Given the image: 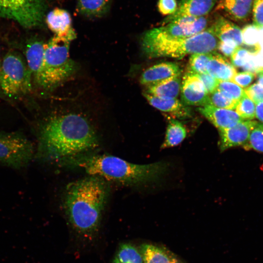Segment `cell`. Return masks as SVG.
Wrapping results in <instances>:
<instances>
[{
	"instance_id": "cell-1",
	"label": "cell",
	"mask_w": 263,
	"mask_h": 263,
	"mask_svg": "<svg viewBox=\"0 0 263 263\" xmlns=\"http://www.w3.org/2000/svg\"><path fill=\"white\" fill-rule=\"evenodd\" d=\"M38 139L39 156L58 162L90 152L99 145L90 122L74 113L49 117L41 126Z\"/></svg>"
},
{
	"instance_id": "cell-2",
	"label": "cell",
	"mask_w": 263,
	"mask_h": 263,
	"mask_svg": "<svg viewBox=\"0 0 263 263\" xmlns=\"http://www.w3.org/2000/svg\"><path fill=\"white\" fill-rule=\"evenodd\" d=\"M109 194L108 182L96 176L70 183L65 189L63 209L71 226L85 238L98 231Z\"/></svg>"
},
{
	"instance_id": "cell-3",
	"label": "cell",
	"mask_w": 263,
	"mask_h": 263,
	"mask_svg": "<svg viewBox=\"0 0 263 263\" xmlns=\"http://www.w3.org/2000/svg\"><path fill=\"white\" fill-rule=\"evenodd\" d=\"M64 165L80 168L89 175L124 186H136L154 181L167 170L166 163L134 164L109 154L90 152L61 161Z\"/></svg>"
},
{
	"instance_id": "cell-4",
	"label": "cell",
	"mask_w": 263,
	"mask_h": 263,
	"mask_svg": "<svg viewBox=\"0 0 263 263\" xmlns=\"http://www.w3.org/2000/svg\"><path fill=\"white\" fill-rule=\"evenodd\" d=\"M218 42L210 27L183 38H164L149 30L142 36L141 46L143 52L149 57L180 59L188 55L214 52Z\"/></svg>"
},
{
	"instance_id": "cell-5",
	"label": "cell",
	"mask_w": 263,
	"mask_h": 263,
	"mask_svg": "<svg viewBox=\"0 0 263 263\" xmlns=\"http://www.w3.org/2000/svg\"><path fill=\"white\" fill-rule=\"evenodd\" d=\"M71 40L54 36L45 43L43 64L35 80L46 90L56 88L75 72L76 65L69 56Z\"/></svg>"
},
{
	"instance_id": "cell-6",
	"label": "cell",
	"mask_w": 263,
	"mask_h": 263,
	"mask_svg": "<svg viewBox=\"0 0 263 263\" xmlns=\"http://www.w3.org/2000/svg\"><path fill=\"white\" fill-rule=\"evenodd\" d=\"M32 76L22 58L15 53H8L0 63V90L10 97L26 94L32 89Z\"/></svg>"
},
{
	"instance_id": "cell-7",
	"label": "cell",
	"mask_w": 263,
	"mask_h": 263,
	"mask_svg": "<svg viewBox=\"0 0 263 263\" xmlns=\"http://www.w3.org/2000/svg\"><path fill=\"white\" fill-rule=\"evenodd\" d=\"M31 141L20 132H0V163L15 169L27 166L35 155Z\"/></svg>"
},
{
	"instance_id": "cell-8",
	"label": "cell",
	"mask_w": 263,
	"mask_h": 263,
	"mask_svg": "<svg viewBox=\"0 0 263 263\" xmlns=\"http://www.w3.org/2000/svg\"><path fill=\"white\" fill-rule=\"evenodd\" d=\"M46 7V0H0V16L32 28L42 23Z\"/></svg>"
},
{
	"instance_id": "cell-9",
	"label": "cell",
	"mask_w": 263,
	"mask_h": 263,
	"mask_svg": "<svg viewBox=\"0 0 263 263\" xmlns=\"http://www.w3.org/2000/svg\"><path fill=\"white\" fill-rule=\"evenodd\" d=\"M207 17H184L161 27L150 29L155 34L169 38H183L194 36L206 29Z\"/></svg>"
},
{
	"instance_id": "cell-10",
	"label": "cell",
	"mask_w": 263,
	"mask_h": 263,
	"mask_svg": "<svg viewBox=\"0 0 263 263\" xmlns=\"http://www.w3.org/2000/svg\"><path fill=\"white\" fill-rule=\"evenodd\" d=\"M181 95L185 105L203 106L209 103V94L196 74L187 73L183 78Z\"/></svg>"
},
{
	"instance_id": "cell-11",
	"label": "cell",
	"mask_w": 263,
	"mask_h": 263,
	"mask_svg": "<svg viewBox=\"0 0 263 263\" xmlns=\"http://www.w3.org/2000/svg\"><path fill=\"white\" fill-rule=\"evenodd\" d=\"M258 122L253 120L242 121L235 125L219 131L220 149L222 151L237 146H244Z\"/></svg>"
},
{
	"instance_id": "cell-12",
	"label": "cell",
	"mask_w": 263,
	"mask_h": 263,
	"mask_svg": "<svg viewBox=\"0 0 263 263\" xmlns=\"http://www.w3.org/2000/svg\"><path fill=\"white\" fill-rule=\"evenodd\" d=\"M218 0H181L176 11L163 21V25L184 17H201L207 15Z\"/></svg>"
},
{
	"instance_id": "cell-13",
	"label": "cell",
	"mask_w": 263,
	"mask_h": 263,
	"mask_svg": "<svg viewBox=\"0 0 263 263\" xmlns=\"http://www.w3.org/2000/svg\"><path fill=\"white\" fill-rule=\"evenodd\" d=\"M46 22L49 28L55 33V36L71 40L76 37L72 27L70 14L65 9L56 8L48 13Z\"/></svg>"
},
{
	"instance_id": "cell-14",
	"label": "cell",
	"mask_w": 263,
	"mask_h": 263,
	"mask_svg": "<svg viewBox=\"0 0 263 263\" xmlns=\"http://www.w3.org/2000/svg\"><path fill=\"white\" fill-rule=\"evenodd\" d=\"M180 74L181 69L177 63L164 62L146 69L142 74L140 81L141 84L149 87L180 76Z\"/></svg>"
},
{
	"instance_id": "cell-15",
	"label": "cell",
	"mask_w": 263,
	"mask_h": 263,
	"mask_svg": "<svg viewBox=\"0 0 263 263\" xmlns=\"http://www.w3.org/2000/svg\"><path fill=\"white\" fill-rule=\"evenodd\" d=\"M198 110L219 131L230 128L244 120L234 110L221 109L210 105L200 107Z\"/></svg>"
},
{
	"instance_id": "cell-16",
	"label": "cell",
	"mask_w": 263,
	"mask_h": 263,
	"mask_svg": "<svg viewBox=\"0 0 263 263\" xmlns=\"http://www.w3.org/2000/svg\"><path fill=\"white\" fill-rule=\"evenodd\" d=\"M253 0H219L215 10L221 12L228 19L243 21L248 17Z\"/></svg>"
},
{
	"instance_id": "cell-17",
	"label": "cell",
	"mask_w": 263,
	"mask_h": 263,
	"mask_svg": "<svg viewBox=\"0 0 263 263\" xmlns=\"http://www.w3.org/2000/svg\"><path fill=\"white\" fill-rule=\"evenodd\" d=\"M143 94L151 106L176 118L185 119L191 115L190 111L188 108L176 98H162L145 92Z\"/></svg>"
},
{
	"instance_id": "cell-18",
	"label": "cell",
	"mask_w": 263,
	"mask_h": 263,
	"mask_svg": "<svg viewBox=\"0 0 263 263\" xmlns=\"http://www.w3.org/2000/svg\"><path fill=\"white\" fill-rule=\"evenodd\" d=\"M210 27L220 41L234 42L239 46L243 44L241 29L228 19L220 17Z\"/></svg>"
},
{
	"instance_id": "cell-19",
	"label": "cell",
	"mask_w": 263,
	"mask_h": 263,
	"mask_svg": "<svg viewBox=\"0 0 263 263\" xmlns=\"http://www.w3.org/2000/svg\"><path fill=\"white\" fill-rule=\"evenodd\" d=\"M207 71L219 81H231L237 73L235 67L225 57L214 52L207 65Z\"/></svg>"
},
{
	"instance_id": "cell-20",
	"label": "cell",
	"mask_w": 263,
	"mask_h": 263,
	"mask_svg": "<svg viewBox=\"0 0 263 263\" xmlns=\"http://www.w3.org/2000/svg\"><path fill=\"white\" fill-rule=\"evenodd\" d=\"M45 43L43 41L35 40L27 44L25 56L27 66L36 80L41 70L44 59Z\"/></svg>"
},
{
	"instance_id": "cell-21",
	"label": "cell",
	"mask_w": 263,
	"mask_h": 263,
	"mask_svg": "<svg viewBox=\"0 0 263 263\" xmlns=\"http://www.w3.org/2000/svg\"><path fill=\"white\" fill-rule=\"evenodd\" d=\"M141 254L144 263H179L170 251L151 244H143Z\"/></svg>"
},
{
	"instance_id": "cell-22",
	"label": "cell",
	"mask_w": 263,
	"mask_h": 263,
	"mask_svg": "<svg viewBox=\"0 0 263 263\" xmlns=\"http://www.w3.org/2000/svg\"><path fill=\"white\" fill-rule=\"evenodd\" d=\"M111 0H78L77 10L82 16L89 18H99L109 11Z\"/></svg>"
},
{
	"instance_id": "cell-23",
	"label": "cell",
	"mask_w": 263,
	"mask_h": 263,
	"mask_svg": "<svg viewBox=\"0 0 263 263\" xmlns=\"http://www.w3.org/2000/svg\"><path fill=\"white\" fill-rule=\"evenodd\" d=\"M181 81L180 76L160 83L146 87L145 93L162 98H176L180 92Z\"/></svg>"
},
{
	"instance_id": "cell-24",
	"label": "cell",
	"mask_w": 263,
	"mask_h": 263,
	"mask_svg": "<svg viewBox=\"0 0 263 263\" xmlns=\"http://www.w3.org/2000/svg\"><path fill=\"white\" fill-rule=\"evenodd\" d=\"M187 135L186 128L176 119L170 118L166 130L162 149L176 146L182 143Z\"/></svg>"
},
{
	"instance_id": "cell-25",
	"label": "cell",
	"mask_w": 263,
	"mask_h": 263,
	"mask_svg": "<svg viewBox=\"0 0 263 263\" xmlns=\"http://www.w3.org/2000/svg\"><path fill=\"white\" fill-rule=\"evenodd\" d=\"M213 52L191 55L188 61V73L194 74L207 73V65Z\"/></svg>"
},
{
	"instance_id": "cell-26",
	"label": "cell",
	"mask_w": 263,
	"mask_h": 263,
	"mask_svg": "<svg viewBox=\"0 0 263 263\" xmlns=\"http://www.w3.org/2000/svg\"><path fill=\"white\" fill-rule=\"evenodd\" d=\"M121 263H144L141 253L132 245L121 244L116 257Z\"/></svg>"
},
{
	"instance_id": "cell-27",
	"label": "cell",
	"mask_w": 263,
	"mask_h": 263,
	"mask_svg": "<svg viewBox=\"0 0 263 263\" xmlns=\"http://www.w3.org/2000/svg\"><path fill=\"white\" fill-rule=\"evenodd\" d=\"M243 44L254 48V50L259 53L260 51L259 39L260 29L254 24H248L245 26L241 30Z\"/></svg>"
},
{
	"instance_id": "cell-28",
	"label": "cell",
	"mask_w": 263,
	"mask_h": 263,
	"mask_svg": "<svg viewBox=\"0 0 263 263\" xmlns=\"http://www.w3.org/2000/svg\"><path fill=\"white\" fill-rule=\"evenodd\" d=\"M243 147L245 150H253L263 153V123H258L251 131L247 142Z\"/></svg>"
},
{
	"instance_id": "cell-29",
	"label": "cell",
	"mask_w": 263,
	"mask_h": 263,
	"mask_svg": "<svg viewBox=\"0 0 263 263\" xmlns=\"http://www.w3.org/2000/svg\"><path fill=\"white\" fill-rule=\"evenodd\" d=\"M238 102L222 92L216 90L209 94L208 105L221 109L233 110L235 109Z\"/></svg>"
},
{
	"instance_id": "cell-30",
	"label": "cell",
	"mask_w": 263,
	"mask_h": 263,
	"mask_svg": "<svg viewBox=\"0 0 263 263\" xmlns=\"http://www.w3.org/2000/svg\"><path fill=\"white\" fill-rule=\"evenodd\" d=\"M256 104L246 94L238 101L235 112L244 120L255 118Z\"/></svg>"
},
{
	"instance_id": "cell-31",
	"label": "cell",
	"mask_w": 263,
	"mask_h": 263,
	"mask_svg": "<svg viewBox=\"0 0 263 263\" xmlns=\"http://www.w3.org/2000/svg\"><path fill=\"white\" fill-rule=\"evenodd\" d=\"M256 54L251 50L239 46L230 56L231 63L235 67L244 69L252 60Z\"/></svg>"
},
{
	"instance_id": "cell-32",
	"label": "cell",
	"mask_w": 263,
	"mask_h": 263,
	"mask_svg": "<svg viewBox=\"0 0 263 263\" xmlns=\"http://www.w3.org/2000/svg\"><path fill=\"white\" fill-rule=\"evenodd\" d=\"M216 90L237 102L245 94L242 88L231 81H219Z\"/></svg>"
},
{
	"instance_id": "cell-33",
	"label": "cell",
	"mask_w": 263,
	"mask_h": 263,
	"mask_svg": "<svg viewBox=\"0 0 263 263\" xmlns=\"http://www.w3.org/2000/svg\"><path fill=\"white\" fill-rule=\"evenodd\" d=\"M256 77L254 72L245 71L236 73L232 78L231 81L236 84L242 88H246L252 82Z\"/></svg>"
},
{
	"instance_id": "cell-34",
	"label": "cell",
	"mask_w": 263,
	"mask_h": 263,
	"mask_svg": "<svg viewBox=\"0 0 263 263\" xmlns=\"http://www.w3.org/2000/svg\"><path fill=\"white\" fill-rule=\"evenodd\" d=\"M252 13L253 24L259 29H263V0H253Z\"/></svg>"
},
{
	"instance_id": "cell-35",
	"label": "cell",
	"mask_w": 263,
	"mask_h": 263,
	"mask_svg": "<svg viewBox=\"0 0 263 263\" xmlns=\"http://www.w3.org/2000/svg\"><path fill=\"white\" fill-rule=\"evenodd\" d=\"M176 0H158L157 8L159 13L163 16L173 14L177 8Z\"/></svg>"
},
{
	"instance_id": "cell-36",
	"label": "cell",
	"mask_w": 263,
	"mask_h": 263,
	"mask_svg": "<svg viewBox=\"0 0 263 263\" xmlns=\"http://www.w3.org/2000/svg\"><path fill=\"white\" fill-rule=\"evenodd\" d=\"M246 95L256 104L263 102V88L254 83L244 90Z\"/></svg>"
},
{
	"instance_id": "cell-37",
	"label": "cell",
	"mask_w": 263,
	"mask_h": 263,
	"mask_svg": "<svg viewBox=\"0 0 263 263\" xmlns=\"http://www.w3.org/2000/svg\"><path fill=\"white\" fill-rule=\"evenodd\" d=\"M202 82L208 94L216 90L219 81L207 73L196 74Z\"/></svg>"
},
{
	"instance_id": "cell-38",
	"label": "cell",
	"mask_w": 263,
	"mask_h": 263,
	"mask_svg": "<svg viewBox=\"0 0 263 263\" xmlns=\"http://www.w3.org/2000/svg\"><path fill=\"white\" fill-rule=\"evenodd\" d=\"M239 47L236 43L232 41L218 42L217 49L225 56H231L235 50Z\"/></svg>"
},
{
	"instance_id": "cell-39",
	"label": "cell",
	"mask_w": 263,
	"mask_h": 263,
	"mask_svg": "<svg viewBox=\"0 0 263 263\" xmlns=\"http://www.w3.org/2000/svg\"><path fill=\"white\" fill-rule=\"evenodd\" d=\"M255 117L263 123V102L256 104Z\"/></svg>"
},
{
	"instance_id": "cell-40",
	"label": "cell",
	"mask_w": 263,
	"mask_h": 263,
	"mask_svg": "<svg viewBox=\"0 0 263 263\" xmlns=\"http://www.w3.org/2000/svg\"><path fill=\"white\" fill-rule=\"evenodd\" d=\"M255 73L257 75L256 83L263 88V68L258 69Z\"/></svg>"
},
{
	"instance_id": "cell-41",
	"label": "cell",
	"mask_w": 263,
	"mask_h": 263,
	"mask_svg": "<svg viewBox=\"0 0 263 263\" xmlns=\"http://www.w3.org/2000/svg\"><path fill=\"white\" fill-rule=\"evenodd\" d=\"M113 263H120L119 260L117 259V258L115 257L114 259L113 260Z\"/></svg>"
},
{
	"instance_id": "cell-42",
	"label": "cell",
	"mask_w": 263,
	"mask_h": 263,
	"mask_svg": "<svg viewBox=\"0 0 263 263\" xmlns=\"http://www.w3.org/2000/svg\"><path fill=\"white\" fill-rule=\"evenodd\" d=\"M0 63H1V62H0Z\"/></svg>"
},
{
	"instance_id": "cell-43",
	"label": "cell",
	"mask_w": 263,
	"mask_h": 263,
	"mask_svg": "<svg viewBox=\"0 0 263 263\" xmlns=\"http://www.w3.org/2000/svg\"></svg>"
}]
</instances>
